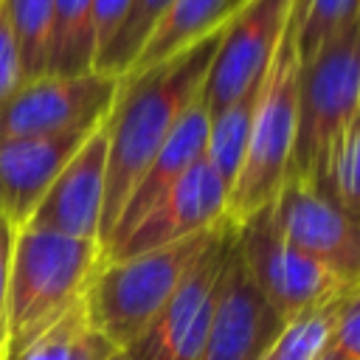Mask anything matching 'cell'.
<instances>
[{
    "instance_id": "cell-1",
    "label": "cell",
    "mask_w": 360,
    "mask_h": 360,
    "mask_svg": "<svg viewBox=\"0 0 360 360\" xmlns=\"http://www.w3.org/2000/svg\"><path fill=\"white\" fill-rule=\"evenodd\" d=\"M219 37L222 28L149 70L127 73L124 79H118V93L104 121L107 166L98 245L107 242L129 191L135 188L152 158L160 152L180 115L202 93V82Z\"/></svg>"
},
{
    "instance_id": "cell-2",
    "label": "cell",
    "mask_w": 360,
    "mask_h": 360,
    "mask_svg": "<svg viewBox=\"0 0 360 360\" xmlns=\"http://www.w3.org/2000/svg\"><path fill=\"white\" fill-rule=\"evenodd\" d=\"M101 262V245L93 239L20 228L11 250L3 360L20 354L84 301Z\"/></svg>"
},
{
    "instance_id": "cell-3",
    "label": "cell",
    "mask_w": 360,
    "mask_h": 360,
    "mask_svg": "<svg viewBox=\"0 0 360 360\" xmlns=\"http://www.w3.org/2000/svg\"><path fill=\"white\" fill-rule=\"evenodd\" d=\"M298 79H301V59H298L295 25L290 14L278 48L262 76L253 121L248 132V149L236 172V180L228 191L225 222L231 228H239L253 214L267 208L287 177L292 138H295Z\"/></svg>"
},
{
    "instance_id": "cell-4",
    "label": "cell",
    "mask_w": 360,
    "mask_h": 360,
    "mask_svg": "<svg viewBox=\"0 0 360 360\" xmlns=\"http://www.w3.org/2000/svg\"><path fill=\"white\" fill-rule=\"evenodd\" d=\"M219 225L129 259L101 262L84 295L90 323L115 349H127L163 309Z\"/></svg>"
},
{
    "instance_id": "cell-5",
    "label": "cell",
    "mask_w": 360,
    "mask_h": 360,
    "mask_svg": "<svg viewBox=\"0 0 360 360\" xmlns=\"http://www.w3.org/2000/svg\"><path fill=\"white\" fill-rule=\"evenodd\" d=\"M354 118H360V22L301 65L287 177L315 183L326 146Z\"/></svg>"
},
{
    "instance_id": "cell-6",
    "label": "cell",
    "mask_w": 360,
    "mask_h": 360,
    "mask_svg": "<svg viewBox=\"0 0 360 360\" xmlns=\"http://www.w3.org/2000/svg\"><path fill=\"white\" fill-rule=\"evenodd\" d=\"M236 253L250 281L270 304V309L281 318V323H287L307 307L326 301L329 295L346 287L360 284V281H343L326 264L292 248L276 231L270 205L236 228Z\"/></svg>"
},
{
    "instance_id": "cell-7",
    "label": "cell",
    "mask_w": 360,
    "mask_h": 360,
    "mask_svg": "<svg viewBox=\"0 0 360 360\" xmlns=\"http://www.w3.org/2000/svg\"><path fill=\"white\" fill-rule=\"evenodd\" d=\"M233 236L236 228L222 219L211 245L186 273L163 309L121 352H127L132 360H200Z\"/></svg>"
},
{
    "instance_id": "cell-8",
    "label": "cell",
    "mask_w": 360,
    "mask_h": 360,
    "mask_svg": "<svg viewBox=\"0 0 360 360\" xmlns=\"http://www.w3.org/2000/svg\"><path fill=\"white\" fill-rule=\"evenodd\" d=\"M118 79L98 70L25 82L0 110V138H56L98 129L115 101Z\"/></svg>"
},
{
    "instance_id": "cell-9",
    "label": "cell",
    "mask_w": 360,
    "mask_h": 360,
    "mask_svg": "<svg viewBox=\"0 0 360 360\" xmlns=\"http://www.w3.org/2000/svg\"><path fill=\"white\" fill-rule=\"evenodd\" d=\"M292 6L295 0H245L225 22L200 93L208 115L259 87Z\"/></svg>"
},
{
    "instance_id": "cell-10",
    "label": "cell",
    "mask_w": 360,
    "mask_h": 360,
    "mask_svg": "<svg viewBox=\"0 0 360 360\" xmlns=\"http://www.w3.org/2000/svg\"><path fill=\"white\" fill-rule=\"evenodd\" d=\"M276 231L301 253L326 264L343 281H360V231L315 183L287 177L270 202Z\"/></svg>"
},
{
    "instance_id": "cell-11",
    "label": "cell",
    "mask_w": 360,
    "mask_h": 360,
    "mask_svg": "<svg viewBox=\"0 0 360 360\" xmlns=\"http://www.w3.org/2000/svg\"><path fill=\"white\" fill-rule=\"evenodd\" d=\"M225 202L228 186L219 180L202 152V158L191 163V169L163 194V200L112 250L104 253V262L129 259L202 233L225 219Z\"/></svg>"
},
{
    "instance_id": "cell-12",
    "label": "cell",
    "mask_w": 360,
    "mask_h": 360,
    "mask_svg": "<svg viewBox=\"0 0 360 360\" xmlns=\"http://www.w3.org/2000/svg\"><path fill=\"white\" fill-rule=\"evenodd\" d=\"M281 326V318L250 281L236 253L233 236L200 360H262L278 338Z\"/></svg>"
},
{
    "instance_id": "cell-13",
    "label": "cell",
    "mask_w": 360,
    "mask_h": 360,
    "mask_svg": "<svg viewBox=\"0 0 360 360\" xmlns=\"http://www.w3.org/2000/svg\"><path fill=\"white\" fill-rule=\"evenodd\" d=\"M104 166H107V135L101 124L62 166V172L56 174V180L34 208L25 228L98 242L101 205H104Z\"/></svg>"
},
{
    "instance_id": "cell-14",
    "label": "cell",
    "mask_w": 360,
    "mask_h": 360,
    "mask_svg": "<svg viewBox=\"0 0 360 360\" xmlns=\"http://www.w3.org/2000/svg\"><path fill=\"white\" fill-rule=\"evenodd\" d=\"M90 132L56 138H0V219L14 231L25 228L34 208L87 141Z\"/></svg>"
},
{
    "instance_id": "cell-15",
    "label": "cell",
    "mask_w": 360,
    "mask_h": 360,
    "mask_svg": "<svg viewBox=\"0 0 360 360\" xmlns=\"http://www.w3.org/2000/svg\"><path fill=\"white\" fill-rule=\"evenodd\" d=\"M205 135H208V110L202 104V96H197L188 104V110L180 115L177 127L172 129V135L166 138L160 152L152 158V163L138 177L135 188L129 191V197H127V202H124V208H121L107 242L101 245V259H104L107 250H112L163 200V194L191 169V163L197 158H202Z\"/></svg>"
},
{
    "instance_id": "cell-16",
    "label": "cell",
    "mask_w": 360,
    "mask_h": 360,
    "mask_svg": "<svg viewBox=\"0 0 360 360\" xmlns=\"http://www.w3.org/2000/svg\"><path fill=\"white\" fill-rule=\"evenodd\" d=\"M242 3L245 0H172V6L163 11V17L149 31L129 73L149 70L183 53L202 37L225 28V22L236 14Z\"/></svg>"
},
{
    "instance_id": "cell-17",
    "label": "cell",
    "mask_w": 360,
    "mask_h": 360,
    "mask_svg": "<svg viewBox=\"0 0 360 360\" xmlns=\"http://www.w3.org/2000/svg\"><path fill=\"white\" fill-rule=\"evenodd\" d=\"M256 96H259V87L245 93V96H239L236 101H231L219 112L208 115L205 160L214 166L219 180L228 186V191H231V186L236 180V172H239L245 149H248V132H250V121H253Z\"/></svg>"
},
{
    "instance_id": "cell-18",
    "label": "cell",
    "mask_w": 360,
    "mask_h": 360,
    "mask_svg": "<svg viewBox=\"0 0 360 360\" xmlns=\"http://www.w3.org/2000/svg\"><path fill=\"white\" fill-rule=\"evenodd\" d=\"M354 290H360V284L346 287V290L329 295L326 301H318V304L307 307L304 312H298L295 318H290L281 326L278 338L273 340L267 357L270 360H315L326 349L335 321L340 315V307L349 298V292H354Z\"/></svg>"
},
{
    "instance_id": "cell-19",
    "label": "cell",
    "mask_w": 360,
    "mask_h": 360,
    "mask_svg": "<svg viewBox=\"0 0 360 360\" xmlns=\"http://www.w3.org/2000/svg\"><path fill=\"white\" fill-rule=\"evenodd\" d=\"M360 118H354L323 152L321 169H318V191L340 208L349 219L357 222L360 217Z\"/></svg>"
},
{
    "instance_id": "cell-20",
    "label": "cell",
    "mask_w": 360,
    "mask_h": 360,
    "mask_svg": "<svg viewBox=\"0 0 360 360\" xmlns=\"http://www.w3.org/2000/svg\"><path fill=\"white\" fill-rule=\"evenodd\" d=\"M17 42L22 79L34 82L48 73L51 28H53V0H0Z\"/></svg>"
},
{
    "instance_id": "cell-21",
    "label": "cell",
    "mask_w": 360,
    "mask_h": 360,
    "mask_svg": "<svg viewBox=\"0 0 360 360\" xmlns=\"http://www.w3.org/2000/svg\"><path fill=\"white\" fill-rule=\"evenodd\" d=\"M360 0H295L292 25L301 65L309 62L329 39L357 25Z\"/></svg>"
},
{
    "instance_id": "cell-22",
    "label": "cell",
    "mask_w": 360,
    "mask_h": 360,
    "mask_svg": "<svg viewBox=\"0 0 360 360\" xmlns=\"http://www.w3.org/2000/svg\"><path fill=\"white\" fill-rule=\"evenodd\" d=\"M172 6V0H129L127 17L118 25L115 37L110 39V45L104 48V53L96 59L93 70L112 76V79H124L138 56V51L143 48L149 31L155 28V22L163 17V11Z\"/></svg>"
},
{
    "instance_id": "cell-23",
    "label": "cell",
    "mask_w": 360,
    "mask_h": 360,
    "mask_svg": "<svg viewBox=\"0 0 360 360\" xmlns=\"http://www.w3.org/2000/svg\"><path fill=\"white\" fill-rule=\"evenodd\" d=\"M87 326H90L87 307H84V301H79L51 329H45L34 343H28L20 354L6 357V360H68L73 346H76V340L82 338V332Z\"/></svg>"
},
{
    "instance_id": "cell-24",
    "label": "cell",
    "mask_w": 360,
    "mask_h": 360,
    "mask_svg": "<svg viewBox=\"0 0 360 360\" xmlns=\"http://www.w3.org/2000/svg\"><path fill=\"white\" fill-rule=\"evenodd\" d=\"M326 349H332L343 360H360V290L349 292V298L343 301Z\"/></svg>"
},
{
    "instance_id": "cell-25",
    "label": "cell",
    "mask_w": 360,
    "mask_h": 360,
    "mask_svg": "<svg viewBox=\"0 0 360 360\" xmlns=\"http://www.w3.org/2000/svg\"><path fill=\"white\" fill-rule=\"evenodd\" d=\"M22 84H25V79H22V65H20L17 42H14L6 8L0 3V110L14 98V93Z\"/></svg>"
},
{
    "instance_id": "cell-26",
    "label": "cell",
    "mask_w": 360,
    "mask_h": 360,
    "mask_svg": "<svg viewBox=\"0 0 360 360\" xmlns=\"http://www.w3.org/2000/svg\"><path fill=\"white\" fill-rule=\"evenodd\" d=\"M129 0H93L90 6V34H93V65L115 37L118 25L124 22Z\"/></svg>"
},
{
    "instance_id": "cell-27",
    "label": "cell",
    "mask_w": 360,
    "mask_h": 360,
    "mask_svg": "<svg viewBox=\"0 0 360 360\" xmlns=\"http://www.w3.org/2000/svg\"><path fill=\"white\" fill-rule=\"evenodd\" d=\"M17 231L0 219V349L6 338V298H8V276H11V250H14Z\"/></svg>"
},
{
    "instance_id": "cell-28",
    "label": "cell",
    "mask_w": 360,
    "mask_h": 360,
    "mask_svg": "<svg viewBox=\"0 0 360 360\" xmlns=\"http://www.w3.org/2000/svg\"><path fill=\"white\" fill-rule=\"evenodd\" d=\"M115 352H121V349H115L93 323L82 332V338L76 340V346H73V352H70V357L68 360H110Z\"/></svg>"
},
{
    "instance_id": "cell-29",
    "label": "cell",
    "mask_w": 360,
    "mask_h": 360,
    "mask_svg": "<svg viewBox=\"0 0 360 360\" xmlns=\"http://www.w3.org/2000/svg\"><path fill=\"white\" fill-rule=\"evenodd\" d=\"M315 360H343V357H340V354H335L332 349H323V352H321Z\"/></svg>"
},
{
    "instance_id": "cell-30",
    "label": "cell",
    "mask_w": 360,
    "mask_h": 360,
    "mask_svg": "<svg viewBox=\"0 0 360 360\" xmlns=\"http://www.w3.org/2000/svg\"><path fill=\"white\" fill-rule=\"evenodd\" d=\"M110 360H132V357H129V354H127V352H115V354H112V357H110Z\"/></svg>"
},
{
    "instance_id": "cell-31",
    "label": "cell",
    "mask_w": 360,
    "mask_h": 360,
    "mask_svg": "<svg viewBox=\"0 0 360 360\" xmlns=\"http://www.w3.org/2000/svg\"><path fill=\"white\" fill-rule=\"evenodd\" d=\"M262 360H270V357H267V354H264V357H262Z\"/></svg>"
},
{
    "instance_id": "cell-32",
    "label": "cell",
    "mask_w": 360,
    "mask_h": 360,
    "mask_svg": "<svg viewBox=\"0 0 360 360\" xmlns=\"http://www.w3.org/2000/svg\"><path fill=\"white\" fill-rule=\"evenodd\" d=\"M0 360H3V349H0Z\"/></svg>"
}]
</instances>
